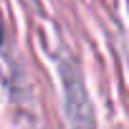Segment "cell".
<instances>
[{"label": "cell", "mask_w": 129, "mask_h": 129, "mask_svg": "<svg viewBox=\"0 0 129 129\" xmlns=\"http://www.w3.org/2000/svg\"><path fill=\"white\" fill-rule=\"evenodd\" d=\"M0 43H3V28H0Z\"/></svg>", "instance_id": "1"}]
</instances>
